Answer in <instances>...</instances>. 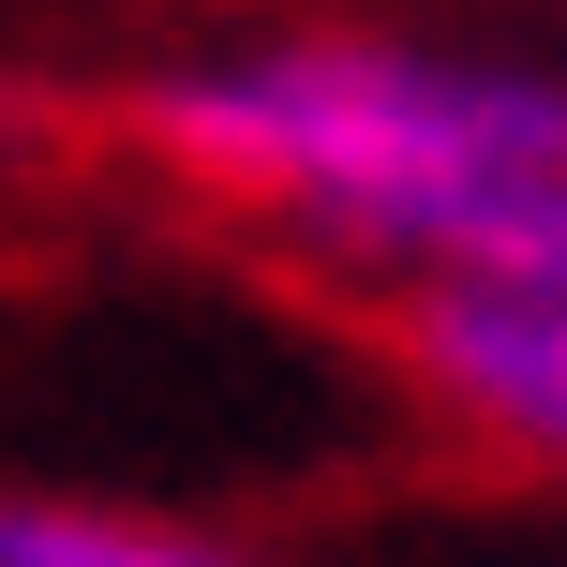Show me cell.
Wrapping results in <instances>:
<instances>
[{"mask_svg":"<svg viewBox=\"0 0 567 567\" xmlns=\"http://www.w3.org/2000/svg\"><path fill=\"white\" fill-rule=\"evenodd\" d=\"M0 567H255V553L135 523V508H0Z\"/></svg>","mask_w":567,"mask_h":567,"instance_id":"3957f363","label":"cell"},{"mask_svg":"<svg viewBox=\"0 0 567 567\" xmlns=\"http://www.w3.org/2000/svg\"><path fill=\"white\" fill-rule=\"evenodd\" d=\"M403 373H419L463 433H493V449H523V463H567V284L419 269L403 284Z\"/></svg>","mask_w":567,"mask_h":567,"instance_id":"7a4b0ae2","label":"cell"},{"mask_svg":"<svg viewBox=\"0 0 567 567\" xmlns=\"http://www.w3.org/2000/svg\"><path fill=\"white\" fill-rule=\"evenodd\" d=\"M150 165L284 209L299 239L389 269H478L538 179H567V75L523 60H433L389 30H284L239 60H179L135 90Z\"/></svg>","mask_w":567,"mask_h":567,"instance_id":"6da1fadb","label":"cell"}]
</instances>
